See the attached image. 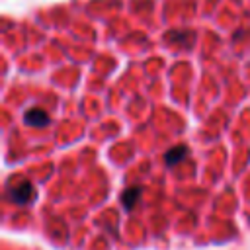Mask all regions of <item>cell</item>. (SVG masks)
<instances>
[{
    "label": "cell",
    "mask_w": 250,
    "mask_h": 250,
    "mask_svg": "<svg viewBox=\"0 0 250 250\" xmlns=\"http://www.w3.org/2000/svg\"><path fill=\"white\" fill-rule=\"evenodd\" d=\"M33 195V184L31 182H25V180H20L14 188H10L8 191V197L12 203H18V205H23L29 201V197Z\"/></svg>",
    "instance_id": "1"
},
{
    "label": "cell",
    "mask_w": 250,
    "mask_h": 250,
    "mask_svg": "<svg viewBox=\"0 0 250 250\" xmlns=\"http://www.w3.org/2000/svg\"><path fill=\"white\" fill-rule=\"evenodd\" d=\"M23 121L27 125H33V127H43L49 123V115L41 109V107H33V109H27L25 115H23Z\"/></svg>",
    "instance_id": "2"
},
{
    "label": "cell",
    "mask_w": 250,
    "mask_h": 250,
    "mask_svg": "<svg viewBox=\"0 0 250 250\" xmlns=\"http://www.w3.org/2000/svg\"><path fill=\"white\" fill-rule=\"evenodd\" d=\"M186 156V146H182V145H178V146H174V148H170L166 154H164V162L170 166V164H178L182 158Z\"/></svg>",
    "instance_id": "3"
},
{
    "label": "cell",
    "mask_w": 250,
    "mask_h": 250,
    "mask_svg": "<svg viewBox=\"0 0 250 250\" xmlns=\"http://www.w3.org/2000/svg\"><path fill=\"white\" fill-rule=\"evenodd\" d=\"M139 193H141V189H139V188H131V189H127V191H125V193L121 195L123 207H125V209H131V207L135 205V201H137Z\"/></svg>",
    "instance_id": "4"
}]
</instances>
